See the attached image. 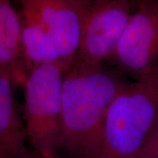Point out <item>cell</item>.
Wrapping results in <instances>:
<instances>
[{"instance_id":"6da1fadb","label":"cell","mask_w":158,"mask_h":158,"mask_svg":"<svg viewBox=\"0 0 158 158\" xmlns=\"http://www.w3.org/2000/svg\"><path fill=\"white\" fill-rule=\"evenodd\" d=\"M127 83L124 74L105 64H72L62 84V130L57 155L99 158L108 109Z\"/></svg>"},{"instance_id":"7a4b0ae2","label":"cell","mask_w":158,"mask_h":158,"mask_svg":"<svg viewBox=\"0 0 158 158\" xmlns=\"http://www.w3.org/2000/svg\"><path fill=\"white\" fill-rule=\"evenodd\" d=\"M158 127V64L127 82L108 109L99 158H141Z\"/></svg>"},{"instance_id":"3957f363","label":"cell","mask_w":158,"mask_h":158,"mask_svg":"<svg viewBox=\"0 0 158 158\" xmlns=\"http://www.w3.org/2000/svg\"><path fill=\"white\" fill-rule=\"evenodd\" d=\"M67 69L61 63L31 69L24 90V126L34 152L57 155L62 130V90Z\"/></svg>"},{"instance_id":"277c9868","label":"cell","mask_w":158,"mask_h":158,"mask_svg":"<svg viewBox=\"0 0 158 158\" xmlns=\"http://www.w3.org/2000/svg\"><path fill=\"white\" fill-rule=\"evenodd\" d=\"M133 10L129 0H90L74 63L99 66L110 61Z\"/></svg>"},{"instance_id":"5b68a950","label":"cell","mask_w":158,"mask_h":158,"mask_svg":"<svg viewBox=\"0 0 158 158\" xmlns=\"http://www.w3.org/2000/svg\"><path fill=\"white\" fill-rule=\"evenodd\" d=\"M116 69L134 80L158 64V0H140L118 40L113 56Z\"/></svg>"},{"instance_id":"8992f818","label":"cell","mask_w":158,"mask_h":158,"mask_svg":"<svg viewBox=\"0 0 158 158\" xmlns=\"http://www.w3.org/2000/svg\"><path fill=\"white\" fill-rule=\"evenodd\" d=\"M21 17L36 20L49 33L65 68L77 55L85 10L90 0H20Z\"/></svg>"},{"instance_id":"52a82bcc","label":"cell","mask_w":158,"mask_h":158,"mask_svg":"<svg viewBox=\"0 0 158 158\" xmlns=\"http://www.w3.org/2000/svg\"><path fill=\"white\" fill-rule=\"evenodd\" d=\"M0 73L22 86L27 71L22 58V21L11 0H0Z\"/></svg>"},{"instance_id":"ba28073f","label":"cell","mask_w":158,"mask_h":158,"mask_svg":"<svg viewBox=\"0 0 158 158\" xmlns=\"http://www.w3.org/2000/svg\"><path fill=\"white\" fill-rule=\"evenodd\" d=\"M13 87L10 79L0 73V156L4 158H30L27 137L18 113Z\"/></svg>"},{"instance_id":"9c48e42d","label":"cell","mask_w":158,"mask_h":158,"mask_svg":"<svg viewBox=\"0 0 158 158\" xmlns=\"http://www.w3.org/2000/svg\"><path fill=\"white\" fill-rule=\"evenodd\" d=\"M21 21L22 58L27 73L46 64L63 65L54 40L43 26L29 18L21 17Z\"/></svg>"},{"instance_id":"30bf717a","label":"cell","mask_w":158,"mask_h":158,"mask_svg":"<svg viewBox=\"0 0 158 158\" xmlns=\"http://www.w3.org/2000/svg\"><path fill=\"white\" fill-rule=\"evenodd\" d=\"M156 156H158V135L155 137L150 146L148 148V149L141 158H151Z\"/></svg>"},{"instance_id":"8fae6325","label":"cell","mask_w":158,"mask_h":158,"mask_svg":"<svg viewBox=\"0 0 158 158\" xmlns=\"http://www.w3.org/2000/svg\"><path fill=\"white\" fill-rule=\"evenodd\" d=\"M31 158H65V157H62L61 156H59V155H54V156H40L39 154H37V153H33L32 154V157Z\"/></svg>"},{"instance_id":"7c38bea8","label":"cell","mask_w":158,"mask_h":158,"mask_svg":"<svg viewBox=\"0 0 158 158\" xmlns=\"http://www.w3.org/2000/svg\"><path fill=\"white\" fill-rule=\"evenodd\" d=\"M129 1H130V2H132V3L134 4V2H135V1H137V3H138V2H139L140 0H129Z\"/></svg>"},{"instance_id":"4fadbf2b","label":"cell","mask_w":158,"mask_h":158,"mask_svg":"<svg viewBox=\"0 0 158 158\" xmlns=\"http://www.w3.org/2000/svg\"><path fill=\"white\" fill-rule=\"evenodd\" d=\"M157 135H158V127H157V130H156V135H155V137H156V136H157ZM155 137H154V139H155ZM154 139H153V140H154ZM149 146H150V145H149Z\"/></svg>"},{"instance_id":"5bb4252c","label":"cell","mask_w":158,"mask_h":158,"mask_svg":"<svg viewBox=\"0 0 158 158\" xmlns=\"http://www.w3.org/2000/svg\"><path fill=\"white\" fill-rule=\"evenodd\" d=\"M151 158H158V156H153V157Z\"/></svg>"}]
</instances>
